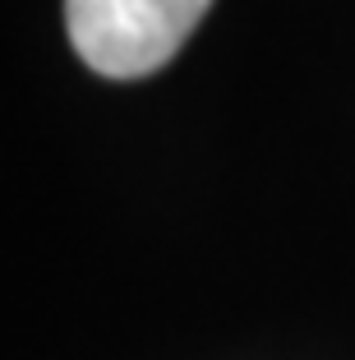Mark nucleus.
I'll return each instance as SVG.
<instances>
[{
	"label": "nucleus",
	"instance_id": "f257e3e1",
	"mask_svg": "<svg viewBox=\"0 0 355 360\" xmlns=\"http://www.w3.org/2000/svg\"><path fill=\"white\" fill-rule=\"evenodd\" d=\"M212 0H65V28L88 70L143 79L185 46Z\"/></svg>",
	"mask_w": 355,
	"mask_h": 360
}]
</instances>
